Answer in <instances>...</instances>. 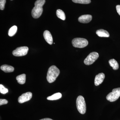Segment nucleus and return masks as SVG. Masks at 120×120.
Wrapping results in <instances>:
<instances>
[{"instance_id":"obj_1","label":"nucleus","mask_w":120,"mask_h":120,"mask_svg":"<svg viewBox=\"0 0 120 120\" xmlns=\"http://www.w3.org/2000/svg\"><path fill=\"white\" fill-rule=\"evenodd\" d=\"M45 2V0H37L35 1L34 7L31 11V15L33 17L34 19H38L41 16L43 12L42 7Z\"/></svg>"},{"instance_id":"obj_2","label":"nucleus","mask_w":120,"mask_h":120,"mask_svg":"<svg viewBox=\"0 0 120 120\" xmlns=\"http://www.w3.org/2000/svg\"><path fill=\"white\" fill-rule=\"evenodd\" d=\"M60 71L55 65L50 67L47 72L46 79L49 83L53 82L60 75Z\"/></svg>"},{"instance_id":"obj_3","label":"nucleus","mask_w":120,"mask_h":120,"mask_svg":"<svg viewBox=\"0 0 120 120\" xmlns=\"http://www.w3.org/2000/svg\"><path fill=\"white\" fill-rule=\"evenodd\" d=\"M76 107L78 111L82 114H84L86 112V105L84 98L82 96H79L76 101Z\"/></svg>"},{"instance_id":"obj_4","label":"nucleus","mask_w":120,"mask_h":120,"mask_svg":"<svg viewBox=\"0 0 120 120\" xmlns=\"http://www.w3.org/2000/svg\"><path fill=\"white\" fill-rule=\"evenodd\" d=\"M72 43L74 47L77 48H83L88 45V41L85 38H76L73 39Z\"/></svg>"},{"instance_id":"obj_5","label":"nucleus","mask_w":120,"mask_h":120,"mask_svg":"<svg viewBox=\"0 0 120 120\" xmlns=\"http://www.w3.org/2000/svg\"><path fill=\"white\" fill-rule=\"evenodd\" d=\"M120 97V88H114L106 97V99L110 102L116 101Z\"/></svg>"},{"instance_id":"obj_6","label":"nucleus","mask_w":120,"mask_h":120,"mask_svg":"<svg viewBox=\"0 0 120 120\" xmlns=\"http://www.w3.org/2000/svg\"><path fill=\"white\" fill-rule=\"evenodd\" d=\"M99 54L97 52H94L90 53L84 60V64L86 65H90L93 64L98 59Z\"/></svg>"},{"instance_id":"obj_7","label":"nucleus","mask_w":120,"mask_h":120,"mask_svg":"<svg viewBox=\"0 0 120 120\" xmlns=\"http://www.w3.org/2000/svg\"><path fill=\"white\" fill-rule=\"evenodd\" d=\"M28 48L27 46H22L17 47L13 50L12 54L15 56H26L27 54L28 51Z\"/></svg>"},{"instance_id":"obj_8","label":"nucleus","mask_w":120,"mask_h":120,"mask_svg":"<svg viewBox=\"0 0 120 120\" xmlns=\"http://www.w3.org/2000/svg\"><path fill=\"white\" fill-rule=\"evenodd\" d=\"M32 97V94L31 92H27L23 94L18 98V101L20 103L27 101L30 100Z\"/></svg>"},{"instance_id":"obj_9","label":"nucleus","mask_w":120,"mask_h":120,"mask_svg":"<svg viewBox=\"0 0 120 120\" xmlns=\"http://www.w3.org/2000/svg\"><path fill=\"white\" fill-rule=\"evenodd\" d=\"M92 19V16L90 15H82L78 19L79 22L82 23H86L90 22Z\"/></svg>"},{"instance_id":"obj_10","label":"nucleus","mask_w":120,"mask_h":120,"mask_svg":"<svg viewBox=\"0 0 120 120\" xmlns=\"http://www.w3.org/2000/svg\"><path fill=\"white\" fill-rule=\"evenodd\" d=\"M105 75L103 73H99L95 76L94 80V84L96 86H98L103 82L105 79Z\"/></svg>"},{"instance_id":"obj_11","label":"nucleus","mask_w":120,"mask_h":120,"mask_svg":"<svg viewBox=\"0 0 120 120\" xmlns=\"http://www.w3.org/2000/svg\"><path fill=\"white\" fill-rule=\"evenodd\" d=\"M43 37L45 40L49 45H52L53 43L52 37L51 33L49 31H45L43 33Z\"/></svg>"},{"instance_id":"obj_12","label":"nucleus","mask_w":120,"mask_h":120,"mask_svg":"<svg viewBox=\"0 0 120 120\" xmlns=\"http://www.w3.org/2000/svg\"><path fill=\"white\" fill-rule=\"evenodd\" d=\"M96 34L98 37H106L108 38L109 37V34L107 31L103 29H100L97 30Z\"/></svg>"},{"instance_id":"obj_13","label":"nucleus","mask_w":120,"mask_h":120,"mask_svg":"<svg viewBox=\"0 0 120 120\" xmlns=\"http://www.w3.org/2000/svg\"><path fill=\"white\" fill-rule=\"evenodd\" d=\"M0 69L2 71L7 73L12 72L14 71V68L13 67L6 64L2 65L0 67Z\"/></svg>"},{"instance_id":"obj_14","label":"nucleus","mask_w":120,"mask_h":120,"mask_svg":"<svg viewBox=\"0 0 120 120\" xmlns=\"http://www.w3.org/2000/svg\"><path fill=\"white\" fill-rule=\"evenodd\" d=\"M110 65L114 70H117L119 68V64L118 62L114 59H112L109 61Z\"/></svg>"},{"instance_id":"obj_15","label":"nucleus","mask_w":120,"mask_h":120,"mask_svg":"<svg viewBox=\"0 0 120 120\" xmlns=\"http://www.w3.org/2000/svg\"><path fill=\"white\" fill-rule=\"evenodd\" d=\"M16 79L18 82L20 84H24L26 82V75L23 74L18 75L16 77Z\"/></svg>"},{"instance_id":"obj_16","label":"nucleus","mask_w":120,"mask_h":120,"mask_svg":"<svg viewBox=\"0 0 120 120\" xmlns=\"http://www.w3.org/2000/svg\"><path fill=\"white\" fill-rule=\"evenodd\" d=\"M62 97V94L61 93H56L52 96H49L47 97V100H50V101H53V100H56Z\"/></svg>"},{"instance_id":"obj_17","label":"nucleus","mask_w":120,"mask_h":120,"mask_svg":"<svg viewBox=\"0 0 120 120\" xmlns=\"http://www.w3.org/2000/svg\"><path fill=\"white\" fill-rule=\"evenodd\" d=\"M56 13L57 16L59 19L63 20H64L66 19L65 14L62 10L60 9H57Z\"/></svg>"},{"instance_id":"obj_18","label":"nucleus","mask_w":120,"mask_h":120,"mask_svg":"<svg viewBox=\"0 0 120 120\" xmlns=\"http://www.w3.org/2000/svg\"><path fill=\"white\" fill-rule=\"evenodd\" d=\"M17 27L16 26H14L12 27L9 30L8 32L9 36L10 37H13L15 34L17 32Z\"/></svg>"},{"instance_id":"obj_19","label":"nucleus","mask_w":120,"mask_h":120,"mask_svg":"<svg viewBox=\"0 0 120 120\" xmlns=\"http://www.w3.org/2000/svg\"><path fill=\"white\" fill-rule=\"evenodd\" d=\"M73 2L77 4H87L91 2L90 0H72Z\"/></svg>"},{"instance_id":"obj_20","label":"nucleus","mask_w":120,"mask_h":120,"mask_svg":"<svg viewBox=\"0 0 120 120\" xmlns=\"http://www.w3.org/2000/svg\"><path fill=\"white\" fill-rule=\"evenodd\" d=\"M8 89L5 88L2 84L0 85V92L2 94H5L8 93Z\"/></svg>"},{"instance_id":"obj_21","label":"nucleus","mask_w":120,"mask_h":120,"mask_svg":"<svg viewBox=\"0 0 120 120\" xmlns=\"http://www.w3.org/2000/svg\"><path fill=\"white\" fill-rule=\"evenodd\" d=\"M6 0H0V9L3 10L4 8Z\"/></svg>"},{"instance_id":"obj_22","label":"nucleus","mask_w":120,"mask_h":120,"mask_svg":"<svg viewBox=\"0 0 120 120\" xmlns=\"http://www.w3.org/2000/svg\"><path fill=\"white\" fill-rule=\"evenodd\" d=\"M8 102L7 100L5 99H0V105H6L8 103Z\"/></svg>"},{"instance_id":"obj_23","label":"nucleus","mask_w":120,"mask_h":120,"mask_svg":"<svg viewBox=\"0 0 120 120\" xmlns=\"http://www.w3.org/2000/svg\"><path fill=\"white\" fill-rule=\"evenodd\" d=\"M116 9L117 13L120 15V5H117L116 6Z\"/></svg>"},{"instance_id":"obj_24","label":"nucleus","mask_w":120,"mask_h":120,"mask_svg":"<svg viewBox=\"0 0 120 120\" xmlns=\"http://www.w3.org/2000/svg\"><path fill=\"white\" fill-rule=\"evenodd\" d=\"M40 120H53L49 118H45Z\"/></svg>"},{"instance_id":"obj_25","label":"nucleus","mask_w":120,"mask_h":120,"mask_svg":"<svg viewBox=\"0 0 120 120\" xmlns=\"http://www.w3.org/2000/svg\"></svg>"}]
</instances>
